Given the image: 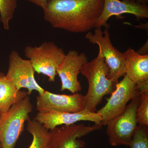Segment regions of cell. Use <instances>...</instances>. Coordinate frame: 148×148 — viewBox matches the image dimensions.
<instances>
[{"label": "cell", "instance_id": "6da1fadb", "mask_svg": "<svg viewBox=\"0 0 148 148\" xmlns=\"http://www.w3.org/2000/svg\"><path fill=\"white\" fill-rule=\"evenodd\" d=\"M104 4V0H48L44 18L56 29L85 33L95 28Z\"/></svg>", "mask_w": 148, "mask_h": 148}, {"label": "cell", "instance_id": "7a4b0ae2", "mask_svg": "<svg viewBox=\"0 0 148 148\" xmlns=\"http://www.w3.org/2000/svg\"><path fill=\"white\" fill-rule=\"evenodd\" d=\"M110 70L101 50L96 58L83 66L80 73L87 79L88 90L84 95L86 109L95 112L103 97L114 90L118 82L108 78Z\"/></svg>", "mask_w": 148, "mask_h": 148}, {"label": "cell", "instance_id": "3957f363", "mask_svg": "<svg viewBox=\"0 0 148 148\" xmlns=\"http://www.w3.org/2000/svg\"><path fill=\"white\" fill-rule=\"evenodd\" d=\"M32 105L29 95L13 105L0 120V143L1 148H14L23 132L24 123L30 118Z\"/></svg>", "mask_w": 148, "mask_h": 148}, {"label": "cell", "instance_id": "277c9868", "mask_svg": "<svg viewBox=\"0 0 148 148\" xmlns=\"http://www.w3.org/2000/svg\"><path fill=\"white\" fill-rule=\"evenodd\" d=\"M25 56L32 62L35 72L49 77L54 82L56 70L65 57L64 50L52 42H45L39 46L28 45L24 49Z\"/></svg>", "mask_w": 148, "mask_h": 148}, {"label": "cell", "instance_id": "5b68a950", "mask_svg": "<svg viewBox=\"0 0 148 148\" xmlns=\"http://www.w3.org/2000/svg\"><path fill=\"white\" fill-rule=\"evenodd\" d=\"M140 99V95L132 99L123 112L106 125V133L111 146H129L138 125L136 112Z\"/></svg>", "mask_w": 148, "mask_h": 148}, {"label": "cell", "instance_id": "8992f818", "mask_svg": "<svg viewBox=\"0 0 148 148\" xmlns=\"http://www.w3.org/2000/svg\"><path fill=\"white\" fill-rule=\"evenodd\" d=\"M141 92L136 84L125 75L123 78L116 85L107 103L97 111L101 114L102 126H106L112 119L124 112L130 101L140 95Z\"/></svg>", "mask_w": 148, "mask_h": 148}, {"label": "cell", "instance_id": "52a82bcc", "mask_svg": "<svg viewBox=\"0 0 148 148\" xmlns=\"http://www.w3.org/2000/svg\"><path fill=\"white\" fill-rule=\"evenodd\" d=\"M101 29L96 28L94 34L88 32L85 38L91 43L98 46L110 70L108 78L118 82L120 78L125 75L124 54L113 46L108 29L106 28L103 32Z\"/></svg>", "mask_w": 148, "mask_h": 148}, {"label": "cell", "instance_id": "ba28073f", "mask_svg": "<svg viewBox=\"0 0 148 148\" xmlns=\"http://www.w3.org/2000/svg\"><path fill=\"white\" fill-rule=\"evenodd\" d=\"M101 124L86 126L83 123L65 125L49 132L48 148H84L86 143L80 138L101 130Z\"/></svg>", "mask_w": 148, "mask_h": 148}, {"label": "cell", "instance_id": "9c48e42d", "mask_svg": "<svg viewBox=\"0 0 148 148\" xmlns=\"http://www.w3.org/2000/svg\"><path fill=\"white\" fill-rule=\"evenodd\" d=\"M9 68L6 77L15 86L17 90L22 88L28 89V95L34 90L39 94L45 90L36 81L35 71L32 62L29 59H24L16 50H13L9 55Z\"/></svg>", "mask_w": 148, "mask_h": 148}, {"label": "cell", "instance_id": "30bf717a", "mask_svg": "<svg viewBox=\"0 0 148 148\" xmlns=\"http://www.w3.org/2000/svg\"><path fill=\"white\" fill-rule=\"evenodd\" d=\"M85 109L84 96L81 93L58 94L45 90L36 98V109L39 112L76 113Z\"/></svg>", "mask_w": 148, "mask_h": 148}, {"label": "cell", "instance_id": "8fae6325", "mask_svg": "<svg viewBox=\"0 0 148 148\" xmlns=\"http://www.w3.org/2000/svg\"><path fill=\"white\" fill-rule=\"evenodd\" d=\"M88 62L87 56L84 53H79L75 50L69 51L56 70L61 80V91L69 90L74 94L82 90L78 77L83 66Z\"/></svg>", "mask_w": 148, "mask_h": 148}, {"label": "cell", "instance_id": "7c38bea8", "mask_svg": "<svg viewBox=\"0 0 148 148\" xmlns=\"http://www.w3.org/2000/svg\"><path fill=\"white\" fill-rule=\"evenodd\" d=\"M34 119L47 130H51L59 125L75 124L77 122L88 121L101 124V114L97 112H91L87 109L76 113H40L37 114Z\"/></svg>", "mask_w": 148, "mask_h": 148}, {"label": "cell", "instance_id": "4fadbf2b", "mask_svg": "<svg viewBox=\"0 0 148 148\" xmlns=\"http://www.w3.org/2000/svg\"><path fill=\"white\" fill-rule=\"evenodd\" d=\"M103 12L96 23L95 28L107 27V21L111 16H119L124 14L134 15L137 20L148 18L147 5L132 1L130 0H104Z\"/></svg>", "mask_w": 148, "mask_h": 148}, {"label": "cell", "instance_id": "5bb4252c", "mask_svg": "<svg viewBox=\"0 0 148 148\" xmlns=\"http://www.w3.org/2000/svg\"><path fill=\"white\" fill-rule=\"evenodd\" d=\"M125 75L137 84L140 92L148 90V55L129 48L123 53Z\"/></svg>", "mask_w": 148, "mask_h": 148}, {"label": "cell", "instance_id": "9a60e30c", "mask_svg": "<svg viewBox=\"0 0 148 148\" xmlns=\"http://www.w3.org/2000/svg\"><path fill=\"white\" fill-rule=\"evenodd\" d=\"M28 95L27 92L17 90L13 83L6 77L5 75L0 73V110L3 114Z\"/></svg>", "mask_w": 148, "mask_h": 148}, {"label": "cell", "instance_id": "2e32d148", "mask_svg": "<svg viewBox=\"0 0 148 148\" xmlns=\"http://www.w3.org/2000/svg\"><path fill=\"white\" fill-rule=\"evenodd\" d=\"M27 130L33 137L32 144L29 148H48L49 132L34 119L27 121Z\"/></svg>", "mask_w": 148, "mask_h": 148}, {"label": "cell", "instance_id": "e0dca14e", "mask_svg": "<svg viewBox=\"0 0 148 148\" xmlns=\"http://www.w3.org/2000/svg\"><path fill=\"white\" fill-rule=\"evenodd\" d=\"M17 6V0H0V21L4 29L9 30V23Z\"/></svg>", "mask_w": 148, "mask_h": 148}, {"label": "cell", "instance_id": "ac0fdd59", "mask_svg": "<svg viewBox=\"0 0 148 148\" xmlns=\"http://www.w3.org/2000/svg\"><path fill=\"white\" fill-rule=\"evenodd\" d=\"M129 146L131 148H148V126L138 125Z\"/></svg>", "mask_w": 148, "mask_h": 148}, {"label": "cell", "instance_id": "d6986e66", "mask_svg": "<svg viewBox=\"0 0 148 148\" xmlns=\"http://www.w3.org/2000/svg\"><path fill=\"white\" fill-rule=\"evenodd\" d=\"M140 103L136 112L138 124L148 126V90L140 93Z\"/></svg>", "mask_w": 148, "mask_h": 148}, {"label": "cell", "instance_id": "ffe728a7", "mask_svg": "<svg viewBox=\"0 0 148 148\" xmlns=\"http://www.w3.org/2000/svg\"><path fill=\"white\" fill-rule=\"evenodd\" d=\"M27 1L41 8L43 10H44L47 6V2L48 0H27Z\"/></svg>", "mask_w": 148, "mask_h": 148}, {"label": "cell", "instance_id": "44dd1931", "mask_svg": "<svg viewBox=\"0 0 148 148\" xmlns=\"http://www.w3.org/2000/svg\"><path fill=\"white\" fill-rule=\"evenodd\" d=\"M130 1L139 3L145 5H147V4L148 3V0H130Z\"/></svg>", "mask_w": 148, "mask_h": 148}, {"label": "cell", "instance_id": "7402d4cb", "mask_svg": "<svg viewBox=\"0 0 148 148\" xmlns=\"http://www.w3.org/2000/svg\"><path fill=\"white\" fill-rule=\"evenodd\" d=\"M2 112H1V110H0V120H1V118L2 116L3 115Z\"/></svg>", "mask_w": 148, "mask_h": 148}, {"label": "cell", "instance_id": "603a6c76", "mask_svg": "<svg viewBox=\"0 0 148 148\" xmlns=\"http://www.w3.org/2000/svg\"><path fill=\"white\" fill-rule=\"evenodd\" d=\"M0 148H1V143H0Z\"/></svg>", "mask_w": 148, "mask_h": 148}]
</instances>
